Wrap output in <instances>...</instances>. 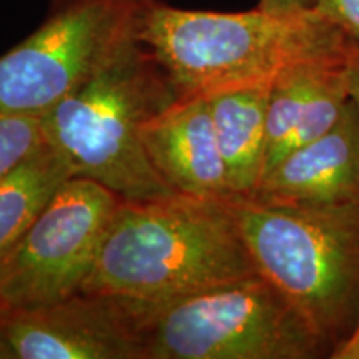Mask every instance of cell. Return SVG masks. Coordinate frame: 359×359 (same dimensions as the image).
<instances>
[{
	"instance_id": "obj_7",
	"label": "cell",
	"mask_w": 359,
	"mask_h": 359,
	"mask_svg": "<svg viewBox=\"0 0 359 359\" xmlns=\"http://www.w3.org/2000/svg\"><path fill=\"white\" fill-rule=\"evenodd\" d=\"M120 201L93 180H67L0 262V306L6 313L80 293Z\"/></svg>"
},
{
	"instance_id": "obj_17",
	"label": "cell",
	"mask_w": 359,
	"mask_h": 359,
	"mask_svg": "<svg viewBox=\"0 0 359 359\" xmlns=\"http://www.w3.org/2000/svg\"><path fill=\"white\" fill-rule=\"evenodd\" d=\"M344 75H346L349 95L359 110V43L356 42H351L348 47L346 60H344Z\"/></svg>"
},
{
	"instance_id": "obj_8",
	"label": "cell",
	"mask_w": 359,
	"mask_h": 359,
	"mask_svg": "<svg viewBox=\"0 0 359 359\" xmlns=\"http://www.w3.org/2000/svg\"><path fill=\"white\" fill-rule=\"evenodd\" d=\"M161 304L80 291L47 306L7 311L0 326L19 359H148Z\"/></svg>"
},
{
	"instance_id": "obj_5",
	"label": "cell",
	"mask_w": 359,
	"mask_h": 359,
	"mask_svg": "<svg viewBox=\"0 0 359 359\" xmlns=\"http://www.w3.org/2000/svg\"><path fill=\"white\" fill-rule=\"evenodd\" d=\"M331 351L299 309L255 275L161 304L148 359H314Z\"/></svg>"
},
{
	"instance_id": "obj_9",
	"label": "cell",
	"mask_w": 359,
	"mask_h": 359,
	"mask_svg": "<svg viewBox=\"0 0 359 359\" xmlns=\"http://www.w3.org/2000/svg\"><path fill=\"white\" fill-rule=\"evenodd\" d=\"M250 198L273 206L359 201V110L349 100L334 127L286 155Z\"/></svg>"
},
{
	"instance_id": "obj_19",
	"label": "cell",
	"mask_w": 359,
	"mask_h": 359,
	"mask_svg": "<svg viewBox=\"0 0 359 359\" xmlns=\"http://www.w3.org/2000/svg\"><path fill=\"white\" fill-rule=\"evenodd\" d=\"M0 359H19L2 326H0Z\"/></svg>"
},
{
	"instance_id": "obj_3",
	"label": "cell",
	"mask_w": 359,
	"mask_h": 359,
	"mask_svg": "<svg viewBox=\"0 0 359 359\" xmlns=\"http://www.w3.org/2000/svg\"><path fill=\"white\" fill-rule=\"evenodd\" d=\"M177 100L167 70L135 40L40 116L45 143L62 155L72 177L93 180L122 200L175 195L148 160L142 128Z\"/></svg>"
},
{
	"instance_id": "obj_14",
	"label": "cell",
	"mask_w": 359,
	"mask_h": 359,
	"mask_svg": "<svg viewBox=\"0 0 359 359\" xmlns=\"http://www.w3.org/2000/svg\"><path fill=\"white\" fill-rule=\"evenodd\" d=\"M45 145L40 116L0 115V178Z\"/></svg>"
},
{
	"instance_id": "obj_13",
	"label": "cell",
	"mask_w": 359,
	"mask_h": 359,
	"mask_svg": "<svg viewBox=\"0 0 359 359\" xmlns=\"http://www.w3.org/2000/svg\"><path fill=\"white\" fill-rule=\"evenodd\" d=\"M69 178V165L47 143L0 178V262Z\"/></svg>"
},
{
	"instance_id": "obj_15",
	"label": "cell",
	"mask_w": 359,
	"mask_h": 359,
	"mask_svg": "<svg viewBox=\"0 0 359 359\" xmlns=\"http://www.w3.org/2000/svg\"><path fill=\"white\" fill-rule=\"evenodd\" d=\"M318 12L351 42L359 43V0H320Z\"/></svg>"
},
{
	"instance_id": "obj_1",
	"label": "cell",
	"mask_w": 359,
	"mask_h": 359,
	"mask_svg": "<svg viewBox=\"0 0 359 359\" xmlns=\"http://www.w3.org/2000/svg\"><path fill=\"white\" fill-rule=\"evenodd\" d=\"M226 198L122 200L82 293L168 303L258 275Z\"/></svg>"
},
{
	"instance_id": "obj_12",
	"label": "cell",
	"mask_w": 359,
	"mask_h": 359,
	"mask_svg": "<svg viewBox=\"0 0 359 359\" xmlns=\"http://www.w3.org/2000/svg\"><path fill=\"white\" fill-rule=\"evenodd\" d=\"M271 85H245L206 97L231 195L250 198L262 185Z\"/></svg>"
},
{
	"instance_id": "obj_16",
	"label": "cell",
	"mask_w": 359,
	"mask_h": 359,
	"mask_svg": "<svg viewBox=\"0 0 359 359\" xmlns=\"http://www.w3.org/2000/svg\"><path fill=\"white\" fill-rule=\"evenodd\" d=\"M320 0H259L258 7L269 13L293 15V13L318 12Z\"/></svg>"
},
{
	"instance_id": "obj_20",
	"label": "cell",
	"mask_w": 359,
	"mask_h": 359,
	"mask_svg": "<svg viewBox=\"0 0 359 359\" xmlns=\"http://www.w3.org/2000/svg\"><path fill=\"white\" fill-rule=\"evenodd\" d=\"M4 314H6V309H4L2 306H0V318H2V316H4Z\"/></svg>"
},
{
	"instance_id": "obj_18",
	"label": "cell",
	"mask_w": 359,
	"mask_h": 359,
	"mask_svg": "<svg viewBox=\"0 0 359 359\" xmlns=\"http://www.w3.org/2000/svg\"><path fill=\"white\" fill-rule=\"evenodd\" d=\"M331 358L334 359H359V320L351 331V334L348 336L343 343H339L334 348Z\"/></svg>"
},
{
	"instance_id": "obj_6",
	"label": "cell",
	"mask_w": 359,
	"mask_h": 359,
	"mask_svg": "<svg viewBox=\"0 0 359 359\" xmlns=\"http://www.w3.org/2000/svg\"><path fill=\"white\" fill-rule=\"evenodd\" d=\"M148 0H53L0 57V115L43 116L138 40Z\"/></svg>"
},
{
	"instance_id": "obj_10",
	"label": "cell",
	"mask_w": 359,
	"mask_h": 359,
	"mask_svg": "<svg viewBox=\"0 0 359 359\" xmlns=\"http://www.w3.org/2000/svg\"><path fill=\"white\" fill-rule=\"evenodd\" d=\"M142 143L151 167L175 193L231 195L206 97L178 98L151 116L142 128Z\"/></svg>"
},
{
	"instance_id": "obj_4",
	"label": "cell",
	"mask_w": 359,
	"mask_h": 359,
	"mask_svg": "<svg viewBox=\"0 0 359 359\" xmlns=\"http://www.w3.org/2000/svg\"><path fill=\"white\" fill-rule=\"evenodd\" d=\"M226 200L258 275L334 351L359 320V201L273 206L248 196Z\"/></svg>"
},
{
	"instance_id": "obj_2",
	"label": "cell",
	"mask_w": 359,
	"mask_h": 359,
	"mask_svg": "<svg viewBox=\"0 0 359 359\" xmlns=\"http://www.w3.org/2000/svg\"><path fill=\"white\" fill-rule=\"evenodd\" d=\"M138 40L167 70L178 98L271 83L291 67L343 58L349 40L320 12L188 11L148 0Z\"/></svg>"
},
{
	"instance_id": "obj_11",
	"label": "cell",
	"mask_w": 359,
	"mask_h": 359,
	"mask_svg": "<svg viewBox=\"0 0 359 359\" xmlns=\"http://www.w3.org/2000/svg\"><path fill=\"white\" fill-rule=\"evenodd\" d=\"M344 60L346 55L304 62L275 79L268 102L264 175L296 148L325 135L341 118L351 100Z\"/></svg>"
}]
</instances>
